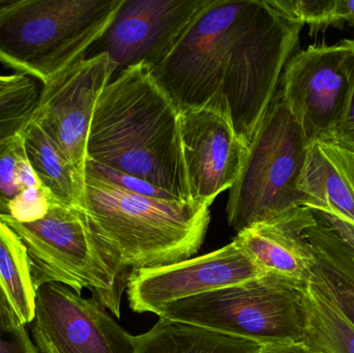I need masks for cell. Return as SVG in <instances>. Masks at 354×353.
Masks as SVG:
<instances>
[{"instance_id":"1","label":"cell","mask_w":354,"mask_h":353,"mask_svg":"<svg viewBox=\"0 0 354 353\" xmlns=\"http://www.w3.org/2000/svg\"><path fill=\"white\" fill-rule=\"evenodd\" d=\"M303 27L270 0H206L151 75L179 113L218 114L249 145L280 90Z\"/></svg>"},{"instance_id":"2","label":"cell","mask_w":354,"mask_h":353,"mask_svg":"<svg viewBox=\"0 0 354 353\" xmlns=\"http://www.w3.org/2000/svg\"><path fill=\"white\" fill-rule=\"evenodd\" d=\"M178 109L147 64L116 75L91 120L87 161L141 178L191 201L181 151Z\"/></svg>"},{"instance_id":"3","label":"cell","mask_w":354,"mask_h":353,"mask_svg":"<svg viewBox=\"0 0 354 353\" xmlns=\"http://www.w3.org/2000/svg\"><path fill=\"white\" fill-rule=\"evenodd\" d=\"M209 207L134 194L85 169L82 209L95 233L131 271L165 267L197 254L209 225Z\"/></svg>"},{"instance_id":"4","label":"cell","mask_w":354,"mask_h":353,"mask_svg":"<svg viewBox=\"0 0 354 353\" xmlns=\"http://www.w3.org/2000/svg\"><path fill=\"white\" fill-rule=\"evenodd\" d=\"M122 0H2L0 64L43 85L86 57Z\"/></svg>"},{"instance_id":"5","label":"cell","mask_w":354,"mask_h":353,"mask_svg":"<svg viewBox=\"0 0 354 353\" xmlns=\"http://www.w3.org/2000/svg\"><path fill=\"white\" fill-rule=\"evenodd\" d=\"M22 240L35 290L60 283L81 294L91 290L97 302L120 318L122 294L131 269L91 227L80 207L56 201L43 219L18 223L0 216Z\"/></svg>"},{"instance_id":"6","label":"cell","mask_w":354,"mask_h":353,"mask_svg":"<svg viewBox=\"0 0 354 353\" xmlns=\"http://www.w3.org/2000/svg\"><path fill=\"white\" fill-rule=\"evenodd\" d=\"M308 284L266 274L172 303L157 315L258 345L301 342L308 323Z\"/></svg>"},{"instance_id":"7","label":"cell","mask_w":354,"mask_h":353,"mask_svg":"<svg viewBox=\"0 0 354 353\" xmlns=\"http://www.w3.org/2000/svg\"><path fill=\"white\" fill-rule=\"evenodd\" d=\"M310 144L279 90L248 145L241 173L229 192L227 216L237 233L303 207L299 180Z\"/></svg>"},{"instance_id":"8","label":"cell","mask_w":354,"mask_h":353,"mask_svg":"<svg viewBox=\"0 0 354 353\" xmlns=\"http://www.w3.org/2000/svg\"><path fill=\"white\" fill-rule=\"evenodd\" d=\"M354 82V39L309 46L283 73L280 93L310 142L330 141Z\"/></svg>"},{"instance_id":"9","label":"cell","mask_w":354,"mask_h":353,"mask_svg":"<svg viewBox=\"0 0 354 353\" xmlns=\"http://www.w3.org/2000/svg\"><path fill=\"white\" fill-rule=\"evenodd\" d=\"M95 298L60 283L37 289L32 335L41 353H135L136 337L124 331Z\"/></svg>"},{"instance_id":"10","label":"cell","mask_w":354,"mask_h":353,"mask_svg":"<svg viewBox=\"0 0 354 353\" xmlns=\"http://www.w3.org/2000/svg\"><path fill=\"white\" fill-rule=\"evenodd\" d=\"M206 0H122L86 57L106 53L112 78L138 64H161Z\"/></svg>"},{"instance_id":"11","label":"cell","mask_w":354,"mask_h":353,"mask_svg":"<svg viewBox=\"0 0 354 353\" xmlns=\"http://www.w3.org/2000/svg\"><path fill=\"white\" fill-rule=\"evenodd\" d=\"M112 76L113 66L106 53L75 62L43 85L31 117L84 178L91 120Z\"/></svg>"},{"instance_id":"12","label":"cell","mask_w":354,"mask_h":353,"mask_svg":"<svg viewBox=\"0 0 354 353\" xmlns=\"http://www.w3.org/2000/svg\"><path fill=\"white\" fill-rule=\"evenodd\" d=\"M262 275L266 274L232 242L214 252L174 265L131 271L127 292L134 312L157 315L172 303Z\"/></svg>"},{"instance_id":"13","label":"cell","mask_w":354,"mask_h":353,"mask_svg":"<svg viewBox=\"0 0 354 353\" xmlns=\"http://www.w3.org/2000/svg\"><path fill=\"white\" fill-rule=\"evenodd\" d=\"M179 128L189 196L210 207L239 178L248 145L228 120L207 110L181 112Z\"/></svg>"},{"instance_id":"14","label":"cell","mask_w":354,"mask_h":353,"mask_svg":"<svg viewBox=\"0 0 354 353\" xmlns=\"http://www.w3.org/2000/svg\"><path fill=\"white\" fill-rule=\"evenodd\" d=\"M314 222L313 211L297 207L274 221L239 232L233 242L262 273L308 284L315 256L307 229Z\"/></svg>"},{"instance_id":"15","label":"cell","mask_w":354,"mask_h":353,"mask_svg":"<svg viewBox=\"0 0 354 353\" xmlns=\"http://www.w3.org/2000/svg\"><path fill=\"white\" fill-rule=\"evenodd\" d=\"M299 190L304 207L354 227V153L332 141L312 142Z\"/></svg>"},{"instance_id":"16","label":"cell","mask_w":354,"mask_h":353,"mask_svg":"<svg viewBox=\"0 0 354 353\" xmlns=\"http://www.w3.org/2000/svg\"><path fill=\"white\" fill-rule=\"evenodd\" d=\"M56 201L33 171L21 132L0 141V216L31 223L43 219Z\"/></svg>"},{"instance_id":"17","label":"cell","mask_w":354,"mask_h":353,"mask_svg":"<svg viewBox=\"0 0 354 353\" xmlns=\"http://www.w3.org/2000/svg\"><path fill=\"white\" fill-rule=\"evenodd\" d=\"M314 213V211H313ZM307 236L315 256L312 278L330 294L354 325V251L340 232L318 213Z\"/></svg>"},{"instance_id":"18","label":"cell","mask_w":354,"mask_h":353,"mask_svg":"<svg viewBox=\"0 0 354 353\" xmlns=\"http://www.w3.org/2000/svg\"><path fill=\"white\" fill-rule=\"evenodd\" d=\"M25 151L39 182L64 204L83 209L85 178L32 120L21 131Z\"/></svg>"},{"instance_id":"19","label":"cell","mask_w":354,"mask_h":353,"mask_svg":"<svg viewBox=\"0 0 354 353\" xmlns=\"http://www.w3.org/2000/svg\"><path fill=\"white\" fill-rule=\"evenodd\" d=\"M260 345L202 327L160 321L136 337L135 353H251Z\"/></svg>"},{"instance_id":"20","label":"cell","mask_w":354,"mask_h":353,"mask_svg":"<svg viewBox=\"0 0 354 353\" xmlns=\"http://www.w3.org/2000/svg\"><path fill=\"white\" fill-rule=\"evenodd\" d=\"M306 302L308 323L304 342L326 353H354V325L330 294L312 279Z\"/></svg>"},{"instance_id":"21","label":"cell","mask_w":354,"mask_h":353,"mask_svg":"<svg viewBox=\"0 0 354 353\" xmlns=\"http://www.w3.org/2000/svg\"><path fill=\"white\" fill-rule=\"evenodd\" d=\"M0 283L22 325L32 323L37 290L26 248L16 232L0 220Z\"/></svg>"},{"instance_id":"22","label":"cell","mask_w":354,"mask_h":353,"mask_svg":"<svg viewBox=\"0 0 354 353\" xmlns=\"http://www.w3.org/2000/svg\"><path fill=\"white\" fill-rule=\"evenodd\" d=\"M39 95V87L30 77L0 93V141L19 134L30 122Z\"/></svg>"},{"instance_id":"23","label":"cell","mask_w":354,"mask_h":353,"mask_svg":"<svg viewBox=\"0 0 354 353\" xmlns=\"http://www.w3.org/2000/svg\"><path fill=\"white\" fill-rule=\"evenodd\" d=\"M270 4L291 20L310 28V35L324 32L330 27L345 24L340 0H270Z\"/></svg>"},{"instance_id":"24","label":"cell","mask_w":354,"mask_h":353,"mask_svg":"<svg viewBox=\"0 0 354 353\" xmlns=\"http://www.w3.org/2000/svg\"><path fill=\"white\" fill-rule=\"evenodd\" d=\"M87 169L97 173L101 178L109 180L112 184L129 191V192L134 193L137 195H142V196L151 197V198L160 199H177L174 195L141 178H135V176L129 175V174L122 173V172L115 171V170L110 169V168L104 167V166L97 165L93 162H86ZM85 168V169H86ZM179 200V199H177ZM183 201V200H181Z\"/></svg>"},{"instance_id":"25","label":"cell","mask_w":354,"mask_h":353,"mask_svg":"<svg viewBox=\"0 0 354 353\" xmlns=\"http://www.w3.org/2000/svg\"><path fill=\"white\" fill-rule=\"evenodd\" d=\"M0 353H37L25 325L8 329L0 325Z\"/></svg>"},{"instance_id":"26","label":"cell","mask_w":354,"mask_h":353,"mask_svg":"<svg viewBox=\"0 0 354 353\" xmlns=\"http://www.w3.org/2000/svg\"><path fill=\"white\" fill-rule=\"evenodd\" d=\"M330 141L354 153V82L346 110L337 126Z\"/></svg>"},{"instance_id":"27","label":"cell","mask_w":354,"mask_h":353,"mask_svg":"<svg viewBox=\"0 0 354 353\" xmlns=\"http://www.w3.org/2000/svg\"><path fill=\"white\" fill-rule=\"evenodd\" d=\"M251 353H326L309 345L306 342H283V343L260 345Z\"/></svg>"},{"instance_id":"28","label":"cell","mask_w":354,"mask_h":353,"mask_svg":"<svg viewBox=\"0 0 354 353\" xmlns=\"http://www.w3.org/2000/svg\"><path fill=\"white\" fill-rule=\"evenodd\" d=\"M0 325L8 327V329H14V327L24 325L20 323L16 313L12 310L1 283H0Z\"/></svg>"},{"instance_id":"29","label":"cell","mask_w":354,"mask_h":353,"mask_svg":"<svg viewBox=\"0 0 354 353\" xmlns=\"http://www.w3.org/2000/svg\"><path fill=\"white\" fill-rule=\"evenodd\" d=\"M28 78L24 75H0V93L12 88V87L18 86L21 83L24 82Z\"/></svg>"},{"instance_id":"30","label":"cell","mask_w":354,"mask_h":353,"mask_svg":"<svg viewBox=\"0 0 354 353\" xmlns=\"http://www.w3.org/2000/svg\"><path fill=\"white\" fill-rule=\"evenodd\" d=\"M340 10L344 22L354 27V0H340Z\"/></svg>"},{"instance_id":"31","label":"cell","mask_w":354,"mask_h":353,"mask_svg":"<svg viewBox=\"0 0 354 353\" xmlns=\"http://www.w3.org/2000/svg\"><path fill=\"white\" fill-rule=\"evenodd\" d=\"M2 0H0V3H1Z\"/></svg>"}]
</instances>
